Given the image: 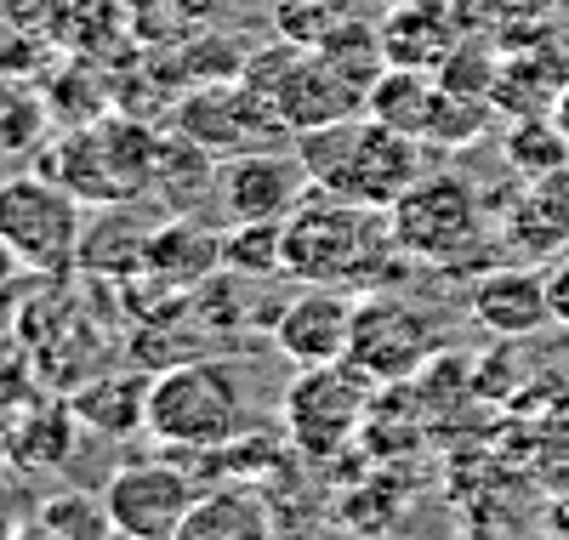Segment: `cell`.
Returning <instances> with one entry per match:
<instances>
[{
    "label": "cell",
    "instance_id": "cell-1",
    "mask_svg": "<svg viewBox=\"0 0 569 540\" xmlns=\"http://www.w3.org/2000/svg\"><path fill=\"white\" fill-rule=\"evenodd\" d=\"M410 262L393 244V222L376 206L337 200L308 188V200L284 217V273L297 284H342V290H382V268Z\"/></svg>",
    "mask_w": 569,
    "mask_h": 540
},
{
    "label": "cell",
    "instance_id": "cell-2",
    "mask_svg": "<svg viewBox=\"0 0 569 540\" xmlns=\"http://www.w3.org/2000/svg\"><path fill=\"white\" fill-rule=\"evenodd\" d=\"M291 142H297L313 188L337 193V200H353V206L393 211L427 177V142H416V137H405L382 120H370V114L302 131Z\"/></svg>",
    "mask_w": 569,
    "mask_h": 540
},
{
    "label": "cell",
    "instance_id": "cell-3",
    "mask_svg": "<svg viewBox=\"0 0 569 540\" xmlns=\"http://www.w3.org/2000/svg\"><path fill=\"white\" fill-rule=\"evenodd\" d=\"M246 421L251 399L228 359H177L149 387V438L166 450H228Z\"/></svg>",
    "mask_w": 569,
    "mask_h": 540
},
{
    "label": "cell",
    "instance_id": "cell-4",
    "mask_svg": "<svg viewBox=\"0 0 569 540\" xmlns=\"http://www.w3.org/2000/svg\"><path fill=\"white\" fill-rule=\"evenodd\" d=\"M154 166L160 137L126 114L86 120L80 131L58 137L40 160V171L63 182L80 206H131L137 193H154Z\"/></svg>",
    "mask_w": 569,
    "mask_h": 540
},
{
    "label": "cell",
    "instance_id": "cell-5",
    "mask_svg": "<svg viewBox=\"0 0 569 540\" xmlns=\"http://www.w3.org/2000/svg\"><path fill=\"white\" fill-rule=\"evenodd\" d=\"M370 376L348 359L337 364H297V376L284 381V399H279V416H284V438L308 456V461H330L342 456L359 427L370 421Z\"/></svg>",
    "mask_w": 569,
    "mask_h": 540
},
{
    "label": "cell",
    "instance_id": "cell-6",
    "mask_svg": "<svg viewBox=\"0 0 569 540\" xmlns=\"http://www.w3.org/2000/svg\"><path fill=\"white\" fill-rule=\"evenodd\" d=\"M80 200L46 171L0 182V244L18 257L23 273H69L80 262Z\"/></svg>",
    "mask_w": 569,
    "mask_h": 540
},
{
    "label": "cell",
    "instance_id": "cell-7",
    "mask_svg": "<svg viewBox=\"0 0 569 540\" xmlns=\"http://www.w3.org/2000/svg\"><path fill=\"white\" fill-rule=\"evenodd\" d=\"M388 222H393V244L410 262L456 268L485 233V193L461 171H427L388 211Z\"/></svg>",
    "mask_w": 569,
    "mask_h": 540
},
{
    "label": "cell",
    "instance_id": "cell-8",
    "mask_svg": "<svg viewBox=\"0 0 569 540\" xmlns=\"http://www.w3.org/2000/svg\"><path fill=\"white\" fill-rule=\"evenodd\" d=\"M439 348V324L427 319V308L393 297V290H365L359 313H353V341H348V364H359L376 387H399L410 381Z\"/></svg>",
    "mask_w": 569,
    "mask_h": 540
},
{
    "label": "cell",
    "instance_id": "cell-9",
    "mask_svg": "<svg viewBox=\"0 0 569 540\" xmlns=\"http://www.w3.org/2000/svg\"><path fill=\"white\" fill-rule=\"evenodd\" d=\"M308 166L291 149H240L217 166V206L228 211V222H284L302 200H308Z\"/></svg>",
    "mask_w": 569,
    "mask_h": 540
},
{
    "label": "cell",
    "instance_id": "cell-10",
    "mask_svg": "<svg viewBox=\"0 0 569 540\" xmlns=\"http://www.w3.org/2000/svg\"><path fill=\"white\" fill-rule=\"evenodd\" d=\"M103 501H109L120 540H171L182 529V518L194 512L200 489L171 461H131V467L109 472Z\"/></svg>",
    "mask_w": 569,
    "mask_h": 540
},
{
    "label": "cell",
    "instance_id": "cell-11",
    "mask_svg": "<svg viewBox=\"0 0 569 540\" xmlns=\"http://www.w3.org/2000/svg\"><path fill=\"white\" fill-rule=\"evenodd\" d=\"M365 80H353L337 58H325L319 46H297L291 69L279 74L273 86V114L279 126L302 137V131H319V126H337V120H353L365 114Z\"/></svg>",
    "mask_w": 569,
    "mask_h": 540
},
{
    "label": "cell",
    "instance_id": "cell-12",
    "mask_svg": "<svg viewBox=\"0 0 569 540\" xmlns=\"http://www.w3.org/2000/svg\"><path fill=\"white\" fill-rule=\"evenodd\" d=\"M353 313L359 297L342 284H302V297H291L273 313V348L291 364H337L348 359L353 341Z\"/></svg>",
    "mask_w": 569,
    "mask_h": 540
},
{
    "label": "cell",
    "instance_id": "cell-13",
    "mask_svg": "<svg viewBox=\"0 0 569 540\" xmlns=\"http://www.w3.org/2000/svg\"><path fill=\"white\" fill-rule=\"evenodd\" d=\"M467 308H472V319H479L490 336H501V341H530L536 330L552 324L547 273L541 268H518V262L490 268V273L472 279Z\"/></svg>",
    "mask_w": 569,
    "mask_h": 540
},
{
    "label": "cell",
    "instance_id": "cell-14",
    "mask_svg": "<svg viewBox=\"0 0 569 540\" xmlns=\"http://www.w3.org/2000/svg\"><path fill=\"white\" fill-rule=\"evenodd\" d=\"M142 273H154L166 290H194L211 273H222V233L206 228L200 217H171V222L149 228Z\"/></svg>",
    "mask_w": 569,
    "mask_h": 540
},
{
    "label": "cell",
    "instance_id": "cell-15",
    "mask_svg": "<svg viewBox=\"0 0 569 540\" xmlns=\"http://www.w3.org/2000/svg\"><path fill=\"white\" fill-rule=\"evenodd\" d=\"M376 34H382L388 63L439 69L450 58V46L461 40V23H456V12L445 7V0H405V7H393L382 23H376Z\"/></svg>",
    "mask_w": 569,
    "mask_h": 540
},
{
    "label": "cell",
    "instance_id": "cell-16",
    "mask_svg": "<svg viewBox=\"0 0 569 540\" xmlns=\"http://www.w3.org/2000/svg\"><path fill=\"white\" fill-rule=\"evenodd\" d=\"M149 387L154 376H137V370L98 376L69 392V410L80 427L103 432V438H131V432H149Z\"/></svg>",
    "mask_w": 569,
    "mask_h": 540
},
{
    "label": "cell",
    "instance_id": "cell-17",
    "mask_svg": "<svg viewBox=\"0 0 569 540\" xmlns=\"http://www.w3.org/2000/svg\"><path fill=\"white\" fill-rule=\"evenodd\" d=\"M439 97H445V86H439L433 69H399V63H388L382 74L370 80V91H365V114L393 126V131H405V137H416V142H427L433 114H439Z\"/></svg>",
    "mask_w": 569,
    "mask_h": 540
},
{
    "label": "cell",
    "instance_id": "cell-18",
    "mask_svg": "<svg viewBox=\"0 0 569 540\" xmlns=\"http://www.w3.org/2000/svg\"><path fill=\"white\" fill-rule=\"evenodd\" d=\"M507 233H512L518 251H536V257H558L563 251L569 244V166L552 171V177L525 182Z\"/></svg>",
    "mask_w": 569,
    "mask_h": 540
},
{
    "label": "cell",
    "instance_id": "cell-19",
    "mask_svg": "<svg viewBox=\"0 0 569 540\" xmlns=\"http://www.w3.org/2000/svg\"><path fill=\"white\" fill-rule=\"evenodd\" d=\"M171 540H279V529L262 496H251V489H211V496L194 501V512L182 518Z\"/></svg>",
    "mask_w": 569,
    "mask_h": 540
},
{
    "label": "cell",
    "instance_id": "cell-20",
    "mask_svg": "<svg viewBox=\"0 0 569 540\" xmlns=\"http://www.w3.org/2000/svg\"><path fill=\"white\" fill-rule=\"evenodd\" d=\"M569 63L552 46H530V52H501V80H496V109L507 114H552V97L563 91Z\"/></svg>",
    "mask_w": 569,
    "mask_h": 540
},
{
    "label": "cell",
    "instance_id": "cell-21",
    "mask_svg": "<svg viewBox=\"0 0 569 540\" xmlns=\"http://www.w3.org/2000/svg\"><path fill=\"white\" fill-rule=\"evenodd\" d=\"M52 131V103L18 74H0V160L34 154Z\"/></svg>",
    "mask_w": 569,
    "mask_h": 540
},
{
    "label": "cell",
    "instance_id": "cell-22",
    "mask_svg": "<svg viewBox=\"0 0 569 540\" xmlns=\"http://www.w3.org/2000/svg\"><path fill=\"white\" fill-rule=\"evenodd\" d=\"M74 410L69 404H40L12 427V461L18 467H58L74 450Z\"/></svg>",
    "mask_w": 569,
    "mask_h": 540
},
{
    "label": "cell",
    "instance_id": "cell-23",
    "mask_svg": "<svg viewBox=\"0 0 569 540\" xmlns=\"http://www.w3.org/2000/svg\"><path fill=\"white\" fill-rule=\"evenodd\" d=\"M507 166L536 182V177H552L569 166V137L558 131L552 114H518V126L507 131Z\"/></svg>",
    "mask_w": 569,
    "mask_h": 540
},
{
    "label": "cell",
    "instance_id": "cell-24",
    "mask_svg": "<svg viewBox=\"0 0 569 540\" xmlns=\"http://www.w3.org/2000/svg\"><path fill=\"white\" fill-rule=\"evenodd\" d=\"M222 268L246 279L284 273V222H233L222 233Z\"/></svg>",
    "mask_w": 569,
    "mask_h": 540
},
{
    "label": "cell",
    "instance_id": "cell-25",
    "mask_svg": "<svg viewBox=\"0 0 569 540\" xmlns=\"http://www.w3.org/2000/svg\"><path fill=\"white\" fill-rule=\"evenodd\" d=\"M439 74V86L450 91V97H479V103H496V80H501V52L496 46H485V40H456L450 46V58L433 69Z\"/></svg>",
    "mask_w": 569,
    "mask_h": 540
},
{
    "label": "cell",
    "instance_id": "cell-26",
    "mask_svg": "<svg viewBox=\"0 0 569 540\" xmlns=\"http://www.w3.org/2000/svg\"><path fill=\"white\" fill-rule=\"evenodd\" d=\"M40 529L58 534V540H109L114 518L103 496H86V489H63V496H46L40 501Z\"/></svg>",
    "mask_w": 569,
    "mask_h": 540
},
{
    "label": "cell",
    "instance_id": "cell-27",
    "mask_svg": "<svg viewBox=\"0 0 569 540\" xmlns=\"http://www.w3.org/2000/svg\"><path fill=\"white\" fill-rule=\"evenodd\" d=\"M490 109L496 103H479V97H439V114H433V131H427V149H445V154H456V149H472L485 131H490Z\"/></svg>",
    "mask_w": 569,
    "mask_h": 540
},
{
    "label": "cell",
    "instance_id": "cell-28",
    "mask_svg": "<svg viewBox=\"0 0 569 540\" xmlns=\"http://www.w3.org/2000/svg\"><path fill=\"white\" fill-rule=\"evenodd\" d=\"M547 302H552V324H563L569 330V251L563 257H552L547 268Z\"/></svg>",
    "mask_w": 569,
    "mask_h": 540
},
{
    "label": "cell",
    "instance_id": "cell-29",
    "mask_svg": "<svg viewBox=\"0 0 569 540\" xmlns=\"http://www.w3.org/2000/svg\"><path fill=\"white\" fill-rule=\"evenodd\" d=\"M547 534H552V540H569V501H552V512H547Z\"/></svg>",
    "mask_w": 569,
    "mask_h": 540
},
{
    "label": "cell",
    "instance_id": "cell-30",
    "mask_svg": "<svg viewBox=\"0 0 569 540\" xmlns=\"http://www.w3.org/2000/svg\"><path fill=\"white\" fill-rule=\"evenodd\" d=\"M552 120H558V131L569 137V80H563V91L552 97Z\"/></svg>",
    "mask_w": 569,
    "mask_h": 540
},
{
    "label": "cell",
    "instance_id": "cell-31",
    "mask_svg": "<svg viewBox=\"0 0 569 540\" xmlns=\"http://www.w3.org/2000/svg\"><path fill=\"white\" fill-rule=\"evenodd\" d=\"M12 273H18V257L7 251V244H0V284H12Z\"/></svg>",
    "mask_w": 569,
    "mask_h": 540
}]
</instances>
